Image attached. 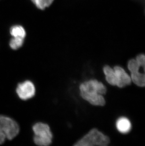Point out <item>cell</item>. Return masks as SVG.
<instances>
[{
	"instance_id": "6da1fadb",
	"label": "cell",
	"mask_w": 145,
	"mask_h": 146,
	"mask_svg": "<svg viewBox=\"0 0 145 146\" xmlns=\"http://www.w3.org/2000/svg\"><path fill=\"white\" fill-rule=\"evenodd\" d=\"M79 90L81 97L91 105L95 106L105 105L103 95L107 92V88L100 81L95 79L84 81L80 85Z\"/></svg>"
},
{
	"instance_id": "7a4b0ae2",
	"label": "cell",
	"mask_w": 145,
	"mask_h": 146,
	"mask_svg": "<svg viewBox=\"0 0 145 146\" xmlns=\"http://www.w3.org/2000/svg\"><path fill=\"white\" fill-rule=\"evenodd\" d=\"M103 72L105 80L111 85L122 88L131 83L130 76L120 66H116L112 68L106 65L103 68Z\"/></svg>"
},
{
	"instance_id": "3957f363",
	"label": "cell",
	"mask_w": 145,
	"mask_h": 146,
	"mask_svg": "<svg viewBox=\"0 0 145 146\" xmlns=\"http://www.w3.org/2000/svg\"><path fill=\"white\" fill-rule=\"evenodd\" d=\"M131 81L140 87H145V55L140 54L128 63Z\"/></svg>"
},
{
	"instance_id": "277c9868",
	"label": "cell",
	"mask_w": 145,
	"mask_h": 146,
	"mask_svg": "<svg viewBox=\"0 0 145 146\" xmlns=\"http://www.w3.org/2000/svg\"><path fill=\"white\" fill-rule=\"evenodd\" d=\"M19 126L15 120L10 117L0 115V145L6 139L12 140L19 133Z\"/></svg>"
},
{
	"instance_id": "5b68a950",
	"label": "cell",
	"mask_w": 145,
	"mask_h": 146,
	"mask_svg": "<svg viewBox=\"0 0 145 146\" xmlns=\"http://www.w3.org/2000/svg\"><path fill=\"white\" fill-rule=\"evenodd\" d=\"M110 143L109 138L97 129H92L74 144L75 146H105Z\"/></svg>"
},
{
	"instance_id": "8992f818",
	"label": "cell",
	"mask_w": 145,
	"mask_h": 146,
	"mask_svg": "<svg viewBox=\"0 0 145 146\" xmlns=\"http://www.w3.org/2000/svg\"><path fill=\"white\" fill-rule=\"evenodd\" d=\"M33 131L34 133V141L36 145L47 146L52 143L53 135L48 124L36 123L33 126Z\"/></svg>"
},
{
	"instance_id": "52a82bcc",
	"label": "cell",
	"mask_w": 145,
	"mask_h": 146,
	"mask_svg": "<svg viewBox=\"0 0 145 146\" xmlns=\"http://www.w3.org/2000/svg\"><path fill=\"white\" fill-rule=\"evenodd\" d=\"M16 93L21 99L26 100L34 97L36 93L35 86L32 81L26 80L18 84Z\"/></svg>"
},
{
	"instance_id": "ba28073f",
	"label": "cell",
	"mask_w": 145,
	"mask_h": 146,
	"mask_svg": "<svg viewBox=\"0 0 145 146\" xmlns=\"http://www.w3.org/2000/svg\"><path fill=\"white\" fill-rule=\"evenodd\" d=\"M116 127L117 130L120 133H127L131 130V123L126 117H121L116 121Z\"/></svg>"
},
{
	"instance_id": "9c48e42d",
	"label": "cell",
	"mask_w": 145,
	"mask_h": 146,
	"mask_svg": "<svg viewBox=\"0 0 145 146\" xmlns=\"http://www.w3.org/2000/svg\"><path fill=\"white\" fill-rule=\"evenodd\" d=\"M10 33L14 37H19L24 38L26 36V32L23 27L19 25H16L11 29Z\"/></svg>"
},
{
	"instance_id": "30bf717a",
	"label": "cell",
	"mask_w": 145,
	"mask_h": 146,
	"mask_svg": "<svg viewBox=\"0 0 145 146\" xmlns=\"http://www.w3.org/2000/svg\"><path fill=\"white\" fill-rule=\"evenodd\" d=\"M54 0H31L35 5L41 10H44L51 5Z\"/></svg>"
},
{
	"instance_id": "8fae6325",
	"label": "cell",
	"mask_w": 145,
	"mask_h": 146,
	"mask_svg": "<svg viewBox=\"0 0 145 146\" xmlns=\"http://www.w3.org/2000/svg\"><path fill=\"white\" fill-rule=\"evenodd\" d=\"M23 38L13 37L10 41V47L13 50H17L23 46Z\"/></svg>"
}]
</instances>
